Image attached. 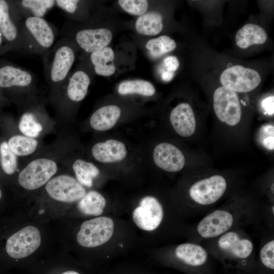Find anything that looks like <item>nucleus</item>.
<instances>
[{
  "mask_svg": "<svg viewBox=\"0 0 274 274\" xmlns=\"http://www.w3.org/2000/svg\"><path fill=\"white\" fill-rule=\"evenodd\" d=\"M274 127L272 125L263 126L260 130V141L263 146L267 149L274 148Z\"/></svg>",
  "mask_w": 274,
  "mask_h": 274,
  "instance_id": "35",
  "label": "nucleus"
},
{
  "mask_svg": "<svg viewBox=\"0 0 274 274\" xmlns=\"http://www.w3.org/2000/svg\"><path fill=\"white\" fill-rule=\"evenodd\" d=\"M227 188L224 178L214 175L197 181L189 190L192 199L197 203L207 206L218 200L224 194Z\"/></svg>",
  "mask_w": 274,
  "mask_h": 274,
  "instance_id": "7",
  "label": "nucleus"
},
{
  "mask_svg": "<svg viewBox=\"0 0 274 274\" xmlns=\"http://www.w3.org/2000/svg\"><path fill=\"white\" fill-rule=\"evenodd\" d=\"M31 75L26 71L12 66L0 68V87L27 86L31 82Z\"/></svg>",
  "mask_w": 274,
  "mask_h": 274,
  "instance_id": "21",
  "label": "nucleus"
},
{
  "mask_svg": "<svg viewBox=\"0 0 274 274\" xmlns=\"http://www.w3.org/2000/svg\"><path fill=\"white\" fill-rule=\"evenodd\" d=\"M153 159L159 167L170 172L182 169L185 161L184 155L178 148L166 143H160L155 147Z\"/></svg>",
  "mask_w": 274,
  "mask_h": 274,
  "instance_id": "10",
  "label": "nucleus"
},
{
  "mask_svg": "<svg viewBox=\"0 0 274 274\" xmlns=\"http://www.w3.org/2000/svg\"><path fill=\"white\" fill-rule=\"evenodd\" d=\"M114 59V52L109 47L93 52L91 54V60L96 73L102 76H109L115 73Z\"/></svg>",
  "mask_w": 274,
  "mask_h": 274,
  "instance_id": "20",
  "label": "nucleus"
},
{
  "mask_svg": "<svg viewBox=\"0 0 274 274\" xmlns=\"http://www.w3.org/2000/svg\"><path fill=\"white\" fill-rule=\"evenodd\" d=\"M260 257L266 267L274 269V240L267 242L263 246L260 251Z\"/></svg>",
  "mask_w": 274,
  "mask_h": 274,
  "instance_id": "34",
  "label": "nucleus"
},
{
  "mask_svg": "<svg viewBox=\"0 0 274 274\" xmlns=\"http://www.w3.org/2000/svg\"><path fill=\"white\" fill-rule=\"evenodd\" d=\"M174 76V72L165 71L162 74L161 77L163 80L164 81H170Z\"/></svg>",
  "mask_w": 274,
  "mask_h": 274,
  "instance_id": "39",
  "label": "nucleus"
},
{
  "mask_svg": "<svg viewBox=\"0 0 274 274\" xmlns=\"http://www.w3.org/2000/svg\"><path fill=\"white\" fill-rule=\"evenodd\" d=\"M176 47L175 41L167 36H161L150 40L146 45L150 55L154 58L161 56L175 49Z\"/></svg>",
  "mask_w": 274,
  "mask_h": 274,
  "instance_id": "28",
  "label": "nucleus"
},
{
  "mask_svg": "<svg viewBox=\"0 0 274 274\" xmlns=\"http://www.w3.org/2000/svg\"><path fill=\"white\" fill-rule=\"evenodd\" d=\"M8 144L16 155L23 156L33 153L37 149L38 142L33 138L16 135L12 136Z\"/></svg>",
  "mask_w": 274,
  "mask_h": 274,
  "instance_id": "26",
  "label": "nucleus"
},
{
  "mask_svg": "<svg viewBox=\"0 0 274 274\" xmlns=\"http://www.w3.org/2000/svg\"><path fill=\"white\" fill-rule=\"evenodd\" d=\"M75 60L73 50L62 46L56 52L51 70V80L55 82L63 80L67 75Z\"/></svg>",
  "mask_w": 274,
  "mask_h": 274,
  "instance_id": "15",
  "label": "nucleus"
},
{
  "mask_svg": "<svg viewBox=\"0 0 274 274\" xmlns=\"http://www.w3.org/2000/svg\"><path fill=\"white\" fill-rule=\"evenodd\" d=\"M274 97L270 96L265 98L262 101V106L265 112L269 115H272L274 113Z\"/></svg>",
  "mask_w": 274,
  "mask_h": 274,
  "instance_id": "38",
  "label": "nucleus"
},
{
  "mask_svg": "<svg viewBox=\"0 0 274 274\" xmlns=\"http://www.w3.org/2000/svg\"><path fill=\"white\" fill-rule=\"evenodd\" d=\"M2 191H1V190L0 189V199H1V197H2Z\"/></svg>",
  "mask_w": 274,
  "mask_h": 274,
  "instance_id": "41",
  "label": "nucleus"
},
{
  "mask_svg": "<svg viewBox=\"0 0 274 274\" xmlns=\"http://www.w3.org/2000/svg\"><path fill=\"white\" fill-rule=\"evenodd\" d=\"M218 245L223 251L241 259L248 257L253 249V245L250 240L241 238L234 231L224 233L218 241Z\"/></svg>",
  "mask_w": 274,
  "mask_h": 274,
  "instance_id": "14",
  "label": "nucleus"
},
{
  "mask_svg": "<svg viewBox=\"0 0 274 274\" xmlns=\"http://www.w3.org/2000/svg\"><path fill=\"white\" fill-rule=\"evenodd\" d=\"M0 28L4 36L13 41L17 36V29L9 16V7L7 2L0 0Z\"/></svg>",
  "mask_w": 274,
  "mask_h": 274,
  "instance_id": "29",
  "label": "nucleus"
},
{
  "mask_svg": "<svg viewBox=\"0 0 274 274\" xmlns=\"http://www.w3.org/2000/svg\"><path fill=\"white\" fill-rule=\"evenodd\" d=\"M59 274H81L79 272L74 270H63Z\"/></svg>",
  "mask_w": 274,
  "mask_h": 274,
  "instance_id": "40",
  "label": "nucleus"
},
{
  "mask_svg": "<svg viewBox=\"0 0 274 274\" xmlns=\"http://www.w3.org/2000/svg\"><path fill=\"white\" fill-rule=\"evenodd\" d=\"M19 128L26 136L31 138L37 137L42 130L40 123L35 119L34 116L29 113L24 114L20 120Z\"/></svg>",
  "mask_w": 274,
  "mask_h": 274,
  "instance_id": "30",
  "label": "nucleus"
},
{
  "mask_svg": "<svg viewBox=\"0 0 274 274\" xmlns=\"http://www.w3.org/2000/svg\"><path fill=\"white\" fill-rule=\"evenodd\" d=\"M56 162L41 158L32 160L19 173L18 182L24 188L32 190L46 184L57 171Z\"/></svg>",
  "mask_w": 274,
  "mask_h": 274,
  "instance_id": "2",
  "label": "nucleus"
},
{
  "mask_svg": "<svg viewBox=\"0 0 274 274\" xmlns=\"http://www.w3.org/2000/svg\"><path fill=\"white\" fill-rule=\"evenodd\" d=\"M170 121L176 132L182 136H190L195 131V116L188 103L180 104L173 109L170 114Z\"/></svg>",
  "mask_w": 274,
  "mask_h": 274,
  "instance_id": "11",
  "label": "nucleus"
},
{
  "mask_svg": "<svg viewBox=\"0 0 274 274\" xmlns=\"http://www.w3.org/2000/svg\"><path fill=\"white\" fill-rule=\"evenodd\" d=\"M79 1L76 0H57L56 1L58 7L68 13H74L77 8V4Z\"/></svg>",
  "mask_w": 274,
  "mask_h": 274,
  "instance_id": "36",
  "label": "nucleus"
},
{
  "mask_svg": "<svg viewBox=\"0 0 274 274\" xmlns=\"http://www.w3.org/2000/svg\"><path fill=\"white\" fill-rule=\"evenodd\" d=\"M220 80L225 88L235 92H247L258 86L261 82V77L254 70L237 65L224 70Z\"/></svg>",
  "mask_w": 274,
  "mask_h": 274,
  "instance_id": "5",
  "label": "nucleus"
},
{
  "mask_svg": "<svg viewBox=\"0 0 274 274\" xmlns=\"http://www.w3.org/2000/svg\"><path fill=\"white\" fill-rule=\"evenodd\" d=\"M106 205L104 197L96 191H90L80 200L78 208L83 214L90 216L101 215Z\"/></svg>",
  "mask_w": 274,
  "mask_h": 274,
  "instance_id": "23",
  "label": "nucleus"
},
{
  "mask_svg": "<svg viewBox=\"0 0 274 274\" xmlns=\"http://www.w3.org/2000/svg\"><path fill=\"white\" fill-rule=\"evenodd\" d=\"M176 256L186 264L192 266L203 264L208 258L206 250L199 245L184 243L176 249Z\"/></svg>",
  "mask_w": 274,
  "mask_h": 274,
  "instance_id": "19",
  "label": "nucleus"
},
{
  "mask_svg": "<svg viewBox=\"0 0 274 274\" xmlns=\"http://www.w3.org/2000/svg\"><path fill=\"white\" fill-rule=\"evenodd\" d=\"M155 92L153 85L143 80H127L119 86L118 92L122 95L137 93L144 96H152Z\"/></svg>",
  "mask_w": 274,
  "mask_h": 274,
  "instance_id": "27",
  "label": "nucleus"
},
{
  "mask_svg": "<svg viewBox=\"0 0 274 274\" xmlns=\"http://www.w3.org/2000/svg\"><path fill=\"white\" fill-rule=\"evenodd\" d=\"M214 110L218 119L230 126L241 120L242 111L237 93L223 86L218 87L214 93Z\"/></svg>",
  "mask_w": 274,
  "mask_h": 274,
  "instance_id": "4",
  "label": "nucleus"
},
{
  "mask_svg": "<svg viewBox=\"0 0 274 274\" xmlns=\"http://www.w3.org/2000/svg\"><path fill=\"white\" fill-rule=\"evenodd\" d=\"M164 63L168 71L174 72L179 66V62L177 58L174 56H169L164 60Z\"/></svg>",
  "mask_w": 274,
  "mask_h": 274,
  "instance_id": "37",
  "label": "nucleus"
},
{
  "mask_svg": "<svg viewBox=\"0 0 274 274\" xmlns=\"http://www.w3.org/2000/svg\"><path fill=\"white\" fill-rule=\"evenodd\" d=\"M93 157L104 163H112L123 160L127 154L125 145L120 141L109 140L95 144L91 150Z\"/></svg>",
  "mask_w": 274,
  "mask_h": 274,
  "instance_id": "13",
  "label": "nucleus"
},
{
  "mask_svg": "<svg viewBox=\"0 0 274 274\" xmlns=\"http://www.w3.org/2000/svg\"><path fill=\"white\" fill-rule=\"evenodd\" d=\"M73 169L78 181L87 187H92L93 179L99 174L98 168L94 164L80 159L74 161Z\"/></svg>",
  "mask_w": 274,
  "mask_h": 274,
  "instance_id": "25",
  "label": "nucleus"
},
{
  "mask_svg": "<svg viewBox=\"0 0 274 274\" xmlns=\"http://www.w3.org/2000/svg\"><path fill=\"white\" fill-rule=\"evenodd\" d=\"M55 1L52 0H23L22 5L32 11L35 17H41L47 10L54 5Z\"/></svg>",
  "mask_w": 274,
  "mask_h": 274,
  "instance_id": "32",
  "label": "nucleus"
},
{
  "mask_svg": "<svg viewBox=\"0 0 274 274\" xmlns=\"http://www.w3.org/2000/svg\"><path fill=\"white\" fill-rule=\"evenodd\" d=\"M233 222L234 218L230 212L217 210L207 215L199 222L197 231L202 237L213 238L227 232Z\"/></svg>",
  "mask_w": 274,
  "mask_h": 274,
  "instance_id": "9",
  "label": "nucleus"
},
{
  "mask_svg": "<svg viewBox=\"0 0 274 274\" xmlns=\"http://www.w3.org/2000/svg\"><path fill=\"white\" fill-rule=\"evenodd\" d=\"M112 39L111 31L106 28L82 30L76 37L78 45L86 52L91 53L106 47Z\"/></svg>",
  "mask_w": 274,
  "mask_h": 274,
  "instance_id": "12",
  "label": "nucleus"
},
{
  "mask_svg": "<svg viewBox=\"0 0 274 274\" xmlns=\"http://www.w3.org/2000/svg\"><path fill=\"white\" fill-rule=\"evenodd\" d=\"M41 243L39 229L33 226H27L9 237L6 250L9 256L17 261L32 254L39 247Z\"/></svg>",
  "mask_w": 274,
  "mask_h": 274,
  "instance_id": "3",
  "label": "nucleus"
},
{
  "mask_svg": "<svg viewBox=\"0 0 274 274\" xmlns=\"http://www.w3.org/2000/svg\"><path fill=\"white\" fill-rule=\"evenodd\" d=\"M45 189L53 199L64 202L80 200L86 194L84 187L74 177L61 175L50 179Z\"/></svg>",
  "mask_w": 274,
  "mask_h": 274,
  "instance_id": "6",
  "label": "nucleus"
},
{
  "mask_svg": "<svg viewBox=\"0 0 274 274\" xmlns=\"http://www.w3.org/2000/svg\"><path fill=\"white\" fill-rule=\"evenodd\" d=\"M163 210L159 201L154 197H143L132 213V219L136 225L145 231H153L161 224Z\"/></svg>",
  "mask_w": 274,
  "mask_h": 274,
  "instance_id": "8",
  "label": "nucleus"
},
{
  "mask_svg": "<svg viewBox=\"0 0 274 274\" xmlns=\"http://www.w3.org/2000/svg\"><path fill=\"white\" fill-rule=\"evenodd\" d=\"M0 156L4 171L8 175L14 173L17 167V158L6 142H3L0 145Z\"/></svg>",
  "mask_w": 274,
  "mask_h": 274,
  "instance_id": "31",
  "label": "nucleus"
},
{
  "mask_svg": "<svg viewBox=\"0 0 274 274\" xmlns=\"http://www.w3.org/2000/svg\"><path fill=\"white\" fill-rule=\"evenodd\" d=\"M272 213H274V207L272 206Z\"/></svg>",
  "mask_w": 274,
  "mask_h": 274,
  "instance_id": "42",
  "label": "nucleus"
},
{
  "mask_svg": "<svg viewBox=\"0 0 274 274\" xmlns=\"http://www.w3.org/2000/svg\"><path fill=\"white\" fill-rule=\"evenodd\" d=\"M118 3L124 10L134 15L144 14L148 7L146 0H119Z\"/></svg>",
  "mask_w": 274,
  "mask_h": 274,
  "instance_id": "33",
  "label": "nucleus"
},
{
  "mask_svg": "<svg viewBox=\"0 0 274 274\" xmlns=\"http://www.w3.org/2000/svg\"><path fill=\"white\" fill-rule=\"evenodd\" d=\"M121 114L120 109L115 105L102 107L91 116L90 124L95 130L106 131L113 127Z\"/></svg>",
  "mask_w": 274,
  "mask_h": 274,
  "instance_id": "16",
  "label": "nucleus"
},
{
  "mask_svg": "<svg viewBox=\"0 0 274 274\" xmlns=\"http://www.w3.org/2000/svg\"><path fill=\"white\" fill-rule=\"evenodd\" d=\"M114 229L113 220L108 217H98L84 221L77 235L79 245L93 248L101 246L112 237Z\"/></svg>",
  "mask_w": 274,
  "mask_h": 274,
  "instance_id": "1",
  "label": "nucleus"
},
{
  "mask_svg": "<svg viewBox=\"0 0 274 274\" xmlns=\"http://www.w3.org/2000/svg\"><path fill=\"white\" fill-rule=\"evenodd\" d=\"M90 82V78L85 72H76L71 77L67 88L69 98L74 101L83 99L87 93Z\"/></svg>",
  "mask_w": 274,
  "mask_h": 274,
  "instance_id": "22",
  "label": "nucleus"
},
{
  "mask_svg": "<svg viewBox=\"0 0 274 274\" xmlns=\"http://www.w3.org/2000/svg\"><path fill=\"white\" fill-rule=\"evenodd\" d=\"M136 30L140 33L155 36L159 33L163 28L162 16L156 12H151L142 15L135 23Z\"/></svg>",
  "mask_w": 274,
  "mask_h": 274,
  "instance_id": "24",
  "label": "nucleus"
},
{
  "mask_svg": "<svg viewBox=\"0 0 274 274\" xmlns=\"http://www.w3.org/2000/svg\"><path fill=\"white\" fill-rule=\"evenodd\" d=\"M25 25L41 46L45 48L52 46L54 36L51 28L44 19L29 17L25 21Z\"/></svg>",
  "mask_w": 274,
  "mask_h": 274,
  "instance_id": "18",
  "label": "nucleus"
},
{
  "mask_svg": "<svg viewBox=\"0 0 274 274\" xmlns=\"http://www.w3.org/2000/svg\"><path fill=\"white\" fill-rule=\"evenodd\" d=\"M267 39V35L265 30L252 23L245 25L235 36L236 44L242 49H246L252 45L262 44Z\"/></svg>",
  "mask_w": 274,
  "mask_h": 274,
  "instance_id": "17",
  "label": "nucleus"
}]
</instances>
